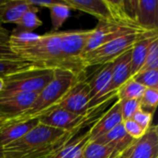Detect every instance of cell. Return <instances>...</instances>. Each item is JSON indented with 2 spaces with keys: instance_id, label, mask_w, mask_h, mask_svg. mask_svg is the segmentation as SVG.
I'll return each mask as SVG.
<instances>
[{
  "instance_id": "1",
  "label": "cell",
  "mask_w": 158,
  "mask_h": 158,
  "mask_svg": "<svg viewBox=\"0 0 158 158\" xmlns=\"http://www.w3.org/2000/svg\"><path fill=\"white\" fill-rule=\"evenodd\" d=\"M74 133H68L39 123L20 139L3 148L4 158H49Z\"/></svg>"
},
{
  "instance_id": "2",
  "label": "cell",
  "mask_w": 158,
  "mask_h": 158,
  "mask_svg": "<svg viewBox=\"0 0 158 158\" xmlns=\"http://www.w3.org/2000/svg\"><path fill=\"white\" fill-rule=\"evenodd\" d=\"M11 50L20 59L31 62L37 68L61 69L73 72L61 53L59 31L44 33L32 44Z\"/></svg>"
},
{
  "instance_id": "3",
  "label": "cell",
  "mask_w": 158,
  "mask_h": 158,
  "mask_svg": "<svg viewBox=\"0 0 158 158\" xmlns=\"http://www.w3.org/2000/svg\"><path fill=\"white\" fill-rule=\"evenodd\" d=\"M81 79V77L69 70L56 69L52 81L37 94L31 106L14 119L24 120L40 118L55 108Z\"/></svg>"
},
{
  "instance_id": "4",
  "label": "cell",
  "mask_w": 158,
  "mask_h": 158,
  "mask_svg": "<svg viewBox=\"0 0 158 158\" xmlns=\"http://www.w3.org/2000/svg\"><path fill=\"white\" fill-rule=\"evenodd\" d=\"M53 69L33 67L3 78L0 97L15 94H39L53 79Z\"/></svg>"
},
{
  "instance_id": "5",
  "label": "cell",
  "mask_w": 158,
  "mask_h": 158,
  "mask_svg": "<svg viewBox=\"0 0 158 158\" xmlns=\"http://www.w3.org/2000/svg\"><path fill=\"white\" fill-rule=\"evenodd\" d=\"M149 31H139L118 37L81 56V60L85 69L94 66H103L113 62L124 52L131 49L133 45Z\"/></svg>"
},
{
  "instance_id": "6",
  "label": "cell",
  "mask_w": 158,
  "mask_h": 158,
  "mask_svg": "<svg viewBox=\"0 0 158 158\" xmlns=\"http://www.w3.org/2000/svg\"><path fill=\"white\" fill-rule=\"evenodd\" d=\"M92 33L93 29L59 31L60 48L63 57L69 64L73 73L79 77L86 69L81 63V57Z\"/></svg>"
},
{
  "instance_id": "7",
  "label": "cell",
  "mask_w": 158,
  "mask_h": 158,
  "mask_svg": "<svg viewBox=\"0 0 158 158\" xmlns=\"http://www.w3.org/2000/svg\"><path fill=\"white\" fill-rule=\"evenodd\" d=\"M139 31H147L135 29L115 21L98 22L97 26L93 29V33L90 39L88 40V43L83 50V54L88 53L118 37L124 36L133 32H139Z\"/></svg>"
},
{
  "instance_id": "8",
  "label": "cell",
  "mask_w": 158,
  "mask_h": 158,
  "mask_svg": "<svg viewBox=\"0 0 158 158\" xmlns=\"http://www.w3.org/2000/svg\"><path fill=\"white\" fill-rule=\"evenodd\" d=\"M88 116H79L62 108H54L39 118L40 123L45 126L60 130L68 133H76L83 125Z\"/></svg>"
},
{
  "instance_id": "9",
  "label": "cell",
  "mask_w": 158,
  "mask_h": 158,
  "mask_svg": "<svg viewBox=\"0 0 158 158\" xmlns=\"http://www.w3.org/2000/svg\"><path fill=\"white\" fill-rule=\"evenodd\" d=\"M56 107L79 116H88L91 109L90 91L87 81L82 79L79 80L55 108Z\"/></svg>"
},
{
  "instance_id": "10",
  "label": "cell",
  "mask_w": 158,
  "mask_h": 158,
  "mask_svg": "<svg viewBox=\"0 0 158 158\" xmlns=\"http://www.w3.org/2000/svg\"><path fill=\"white\" fill-rule=\"evenodd\" d=\"M90 91V109L99 106L109 97V87L111 83V63L100 66V69L87 81Z\"/></svg>"
},
{
  "instance_id": "11",
  "label": "cell",
  "mask_w": 158,
  "mask_h": 158,
  "mask_svg": "<svg viewBox=\"0 0 158 158\" xmlns=\"http://www.w3.org/2000/svg\"><path fill=\"white\" fill-rule=\"evenodd\" d=\"M37 94H15L0 97V119L18 118L31 106Z\"/></svg>"
},
{
  "instance_id": "12",
  "label": "cell",
  "mask_w": 158,
  "mask_h": 158,
  "mask_svg": "<svg viewBox=\"0 0 158 158\" xmlns=\"http://www.w3.org/2000/svg\"><path fill=\"white\" fill-rule=\"evenodd\" d=\"M39 123L40 120L37 118L24 120H6V123L0 127V147L4 148L20 139Z\"/></svg>"
},
{
  "instance_id": "13",
  "label": "cell",
  "mask_w": 158,
  "mask_h": 158,
  "mask_svg": "<svg viewBox=\"0 0 158 158\" xmlns=\"http://www.w3.org/2000/svg\"><path fill=\"white\" fill-rule=\"evenodd\" d=\"M131 77V49H130L111 62L110 95H116L118 88Z\"/></svg>"
},
{
  "instance_id": "14",
  "label": "cell",
  "mask_w": 158,
  "mask_h": 158,
  "mask_svg": "<svg viewBox=\"0 0 158 158\" xmlns=\"http://www.w3.org/2000/svg\"><path fill=\"white\" fill-rule=\"evenodd\" d=\"M128 158H158V129L152 125L131 148Z\"/></svg>"
},
{
  "instance_id": "15",
  "label": "cell",
  "mask_w": 158,
  "mask_h": 158,
  "mask_svg": "<svg viewBox=\"0 0 158 158\" xmlns=\"http://www.w3.org/2000/svg\"><path fill=\"white\" fill-rule=\"evenodd\" d=\"M65 3L70 9H77L94 16L99 22L112 21L107 0H65Z\"/></svg>"
},
{
  "instance_id": "16",
  "label": "cell",
  "mask_w": 158,
  "mask_h": 158,
  "mask_svg": "<svg viewBox=\"0 0 158 158\" xmlns=\"http://www.w3.org/2000/svg\"><path fill=\"white\" fill-rule=\"evenodd\" d=\"M136 22L140 28L147 31H157V0H136Z\"/></svg>"
},
{
  "instance_id": "17",
  "label": "cell",
  "mask_w": 158,
  "mask_h": 158,
  "mask_svg": "<svg viewBox=\"0 0 158 158\" xmlns=\"http://www.w3.org/2000/svg\"><path fill=\"white\" fill-rule=\"evenodd\" d=\"M122 122L120 106L118 101H117L96 122L94 123L93 127L89 130L91 141L103 136L117 126L122 124Z\"/></svg>"
},
{
  "instance_id": "18",
  "label": "cell",
  "mask_w": 158,
  "mask_h": 158,
  "mask_svg": "<svg viewBox=\"0 0 158 158\" xmlns=\"http://www.w3.org/2000/svg\"><path fill=\"white\" fill-rule=\"evenodd\" d=\"M94 141L101 144H108L112 146L118 155H120L123 152H125L127 149L131 147L136 142V140L132 139L126 132L123 124L117 126L107 133L104 134L103 136Z\"/></svg>"
},
{
  "instance_id": "19",
  "label": "cell",
  "mask_w": 158,
  "mask_h": 158,
  "mask_svg": "<svg viewBox=\"0 0 158 158\" xmlns=\"http://www.w3.org/2000/svg\"><path fill=\"white\" fill-rule=\"evenodd\" d=\"M90 141V131L78 137L73 136L49 158H81L84 148Z\"/></svg>"
},
{
  "instance_id": "20",
  "label": "cell",
  "mask_w": 158,
  "mask_h": 158,
  "mask_svg": "<svg viewBox=\"0 0 158 158\" xmlns=\"http://www.w3.org/2000/svg\"><path fill=\"white\" fill-rule=\"evenodd\" d=\"M158 38L157 31H149L141 38L131 48V74L132 76L138 73L145 61L147 51L151 43Z\"/></svg>"
},
{
  "instance_id": "21",
  "label": "cell",
  "mask_w": 158,
  "mask_h": 158,
  "mask_svg": "<svg viewBox=\"0 0 158 158\" xmlns=\"http://www.w3.org/2000/svg\"><path fill=\"white\" fill-rule=\"evenodd\" d=\"M31 7L27 0H6L0 8V21L15 24Z\"/></svg>"
},
{
  "instance_id": "22",
  "label": "cell",
  "mask_w": 158,
  "mask_h": 158,
  "mask_svg": "<svg viewBox=\"0 0 158 158\" xmlns=\"http://www.w3.org/2000/svg\"><path fill=\"white\" fill-rule=\"evenodd\" d=\"M39 11V8L31 6V7L26 11L22 17L15 23L16 27L14 30L10 32L12 34H18V33H24V32H32L34 30L39 28L43 25V21L38 17L37 13Z\"/></svg>"
},
{
  "instance_id": "23",
  "label": "cell",
  "mask_w": 158,
  "mask_h": 158,
  "mask_svg": "<svg viewBox=\"0 0 158 158\" xmlns=\"http://www.w3.org/2000/svg\"><path fill=\"white\" fill-rule=\"evenodd\" d=\"M118 156L112 146L90 141L84 148L81 158H114Z\"/></svg>"
},
{
  "instance_id": "24",
  "label": "cell",
  "mask_w": 158,
  "mask_h": 158,
  "mask_svg": "<svg viewBox=\"0 0 158 158\" xmlns=\"http://www.w3.org/2000/svg\"><path fill=\"white\" fill-rule=\"evenodd\" d=\"M49 9L53 31H58L64 22L69 18L70 8L65 1H56L52 6L49 7Z\"/></svg>"
},
{
  "instance_id": "25",
  "label": "cell",
  "mask_w": 158,
  "mask_h": 158,
  "mask_svg": "<svg viewBox=\"0 0 158 158\" xmlns=\"http://www.w3.org/2000/svg\"><path fill=\"white\" fill-rule=\"evenodd\" d=\"M145 87L141 85L140 83L133 81L131 78L127 81L124 84H122L116 93V96L118 100L124 99H136L140 100L143 96Z\"/></svg>"
},
{
  "instance_id": "26",
  "label": "cell",
  "mask_w": 158,
  "mask_h": 158,
  "mask_svg": "<svg viewBox=\"0 0 158 158\" xmlns=\"http://www.w3.org/2000/svg\"><path fill=\"white\" fill-rule=\"evenodd\" d=\"M35 67L32 63L23 59L18 60H0V78H4L9 74L22 71Z\"/></svg>"
},
{
  "instance_id": "27",
  "label": "cell",
  "mask_w": 158,
  "mask_h": 158,
  "mask_svg": "<svg viewBox=\"0 0 158 158\" xmlns=\"http://www.w3.org/2000/svg\"><path fill=\"white\" fill-rule=\"evenodd\" d=\"M131 79L145 88L158 90V70H141L133 75Z\"/></svg>"
},
{
  "instance_id": "28",
  "label": "cell",
  "mask_w": 158,
  "mask_h": 158,
  "mask_svg": "<svg viewBox=\"0 0 158 158\" xmlns=\"http://www.w3.org/2000/svg\"><path fill=\"white\" fill-rule=\"evenodd\" d=\"M40 37V34H36L34 32H24L12 34L10 33L7 45L10 48H18L29 45L35 41H37Z\"/></svg>"
},
{
  "instance_id": "29",
  "label": "cell",
  "mask_w": 158,
  "mask_h": 158,
  "mask_svg": "<svg viewBox=\"0 0 158 158\" xmlns=\"http://www.w3.org/2000/svg\"><path fill=\"white\" fill-rule=\"evenodd\" d=\"M141 109L154 114L158 104V90L146 88L140 99Z\"/></svg>"
},
{
  "instance_id": "30",
  "label": "cell",
  "mask_w": 158,
  "mask_h": 158,
  "mask_svg": "<svg viewBox=\"0 0 158 158\" xmlns=\"http://www.w3.org/2000/svg\"><path fill=\"white\" fill-rule=\"evenodd\" d=\"M118 101L120 106L121 117L123 121L131 119L135 115V113L141 109L140 100L124 99V100H118Z\"/></svg>"
},
{
  "instance_id": "31",
  "label": "cell",
  "mask_w": 158,
  "mask_h": 158,
  "mask_svg": "<svg viewBox=\"0 0 158 158\" xmlns=\"http://www.w3.org/2000/svg\"><path fill=\"white\" fill-rule=\"evenodd\" d=\"M148 69L158 70V38L155 39L149 45L145 61L141 70Z\"/></svg>"
},
{
  "instance_id": "32",
  "label": "cell",
  "mask_w": 158,
  "mask_h": 158,
  "mask_svg": "<svg viewBox=\"0 0 158 158\" xmlns=\"http://www.w3.org/2000/svg\"><path fill=\"white\" fill-rule=\"evenodd\" d=\"M122 124H123V127H124L126 132L129 134V136H131L132 139H134L136 141L141 139L146 132V131L143 128H142L133 119H129V120L123 121Z\"/></svg>"
},
{
  "instance_id": "33",
  "label": "cell",
  "mask_w": 158,
  "mask_h": 158,
  "mask_svg": "<svg viewBox=\"0 0 158 158\" xmlns=\"http://www.w3.org/2000/svg\"><path fill=\"white\" fill-rule=\"evenodd\" d=\"M153 117H154V114L140 109L139 111H137L135 113V115L133 116V118L131 119H133L142 128H143L145 131H147L152 126Z\"/></svg>"
},
{
  "instance_id": "34",
  "label": "cell",
  "mask_w": 158,
  "mask_h": 158,
  "mask_svg": "<svg viewBox=\"0 0 158 158\" xmlns=\"http://www.w3.org/2000/svg\"><path fill=\"white\" fill-rule=\"evenodd\" d=\"M20 59L17 56L7 44H0V60H18Z\"/></svg>"
},
{
  "instance_id": "35",
  "label": "cell",
  "mask_w": 158,
  "mask_h": 158,
  "mask_svg": "<svg viewBox=\"0 0 158 158\" xmlns=\"http://www.w3.org/2000/svg\"><path fill=\"white\" fill-rule=\"evenodd\" d=\"M28 3L31 6H34L36 7H50L52 6L56 1H53V0H45V1H43V0H39V1H36V0H27Z\"/></svg>"
},
{
  "instance_id": "36",
  "label": "cell",
  "mask_w": 158,
  "mask_h": 158,
  "mask_svg": "<svg viewBox=\"0 0 158 158\" xmlns=\"http://www.w3.org/2000/svg\"><path fill=\"white\" fill-rule=\"evenodd\" d=\"M9 35H10V32L8 31V30H6L0 21V44H7Z\"/></svg>"
},
{
  "instance_id": "37",
  "label": "cell",
  "mask_w": 158,
  "mask_h": 158,
  "mask_svg": "<svg viewBox=\"0 0 158 158\" xmlns=\"http://www.w3.org/2000/svg\"><path fill=\"white\" fill-rule=\"evenodd\" d=\"M131 147H130V148L127 149L125 152H123L122 154L118 155V156H116V157L114 158H128L129 157V155H130V152H131Z\"/></svg>"
},
{
  "instance_id": "38",
  "label": "cell",
  "mask_w": 158,
  "mask_h": 158,
  "mask_svg": "<svg viewBox=\"0 0 158 158\" xmlns=\"http://www.w3.org/2000/svg\"><path fill=\"white\" fill-rule=\"evenodd\" d=\"M3 86H4L3 78H0V94H1V91H2V89H3Z\"/></svg>"
},
{
  "instance_id": "39",
  "label": "cell",
  "mask_w": 158,
  "mask_h": 158,
  "mask_svg": "<svg viewBox=\"0 0 158 158\" xmlns=\"http://www.w3.org/2000/svg\"><path fill=\"white\" fill-rule=\"evenodd\" d=\"M0 158H4V151L2 147H0Z\"/></svg>"
},
{
  "instance_id": "40",
  "label": "cell",
  "mask_w": 158,
  "mask_h": 158,
  "mask_svg": "<svg viewBox=\"0 0 158 158\" xmlns=\"http://www.w3.org/2000/svg\"><path fill=\"white\" fill-rule=\"evenodd\" d=\"M6 120H5V119H0V127H1L2 125H4V124L6 123Z\"/></svg>"
},
{
  "instance_id": "41",
  "label": "cell",
  "mask_w": 158,
  "mask_h": 158,
  "mask_svg": "<svg viewBox=\"0 0 158 158\" xmlns=\"http://www.w3.org/2000/svg\"><path fill=\"white\" fill-rule=\"evenodd\" d=\"M5 1H6V0H0V8H1V6H3V4L5 3Z\"/></svg>"
}]
</instances>
